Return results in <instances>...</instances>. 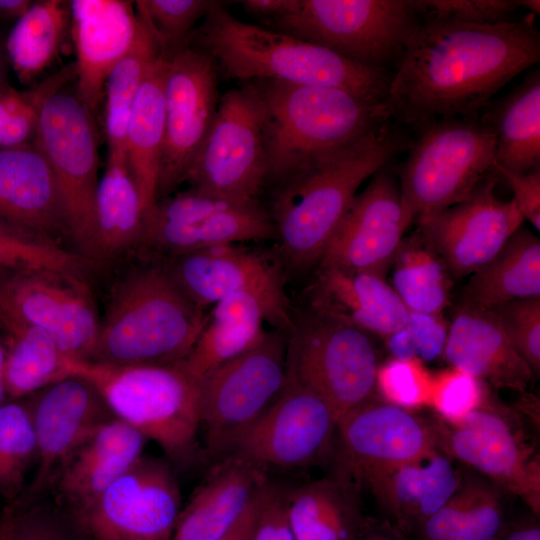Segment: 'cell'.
Here are the masks:
<instances>
[{
    "label": "cell",
    "mask_w": 540,
    "mask_h": 540,
    "mask_svg": "<svg viewBox=\"0 0 540 540\" xmlns=\"http://www.w3.org/2000/svg\"><path fill=\"white\" fill-rule=\"evenodd\" d=\"M435 447L434 424L412 410L375 398L338 420L332 475L360 491L376 473L416 459Z\"/></svg>",
    "instance_id": "ffe728a7"
},
{
    "label": "cell",
    "mask_w": 540,
    "mask_h": 540,
    "mask_svg": "<svg viewBox=\"0 0 540 540\" xmlns=\"http://www.w3.org/2000/svg\"><path fill=\"white\" fill-rule=\"evenodd\" d=\"M495 540H540V526L536 519L506 523Z\"/></svg>",
    "instance_id": "9f6ffc18"
},
{
    "label": "cell",
    "mask_w": 540,
    "mask_h": 540,
    "mask_svg": "<svg viewBox=\"0 0 540 540\" xmlns=\"http://www.w3.org/2000/svg\"><path fill=\"white\" fill-rule=\"evenodd\" d=\"M484 382L456 368L432 375L429 406L448 423H457L482 406L488 393Z\"/></svg>",
    "instance_id": "7dc6e473"
},
{
    "label": "cell",
    "mask_w": 540,
    "mask_h": 540,
    "mask_svg": "<svg viewBox=\"0 0 540 540\" xmlns=\"http://www.w3.org/2000/svg\"><path fill=\"white\" fill-rule=\"evenodd\" d=\"M268 484L255 497L236 524L218 540H251L254 526L263 504Z\"/></svg>",
    "instance_id": "11a10c76"
},
{
    "label": "cell",
    "mask_w": 540,
    "mask_h": 540,
    "mask_svg": "<svg viewBox=\"0 0 540 540\" xmlns=\"http://www.w3.org/2000/svg\"><path fill=\"white\" fill-rule=\"evenodd\" d=\"M245 245H220L162 258L172 279L199 308L206 311L226 297L252 294L268 308L275 329L288 333L294 306L286 293L283 267L275 253Z\"/></svg>",
    "instance_id": "9a60e30c"
},
{
    "label": "cell",
    "mask_w": 540,
    "mask_h": 540,
    "mask_svg": "<svg viewBox=\"0 0 540 540\" xmlns=\"http://www.w3.org/2000/svg\"><path fill=\"white\" fill-rule=\"evenodd\" d=\"M214 1L140 0L135 1L138 18L149 29L161 53L186 45L196 22L205 17Z\"/></svg>",
    "instance_id": "f6af8a7d"
},
{
    "label": "cell",
    "mask_w": 540,
    "mask_h": 540,
    "mask_svg": "<svg viewBox=\"0 0 540 540\" xmlns=\"http://www.w3.org/2000/svg\"><path fill=\"white\" fill-rule=\"evenodd\" d=\"M187 44L218 60L229 77L332 87L384 102L387 69L368 67L322 46L242 22L214 1Z\"/></svg>",
    "instance_id": "277c9868"
},
{
    "label": "cell",
    "mask_w": 540,
    "mask_h": 540,
    "mask_svg": "<svg viewBox=\"0 0 540 540\" xmlns=\"http://www.w3.org/2000/svg\"><path fill=\"white\" fill-rule=\"evenodd\" d=\"M393 264L392 288L409 311L440 314L449 303L452 277L418 233L403 239Z\"/></svg>",
    "instance_id": "ab89813d"
},
{
    "label": "cell",
    "mask_w": 540,
    "mask_h": 540,
    "mask_svg": "<svg viewBox=\"0 0 540 540\" xmlns=\"http://www.w3.org/2000/svg\"><path fill=\"white\" fill-rule=\"evenodd\" d=\"M337 422L322 397L287 376L275 401L225 456H240L266 470L310 467L332 457Z\"/></svg>",
    "instance_id": "e0dca14e"
},
{
    "label": "cell",
    "mask_w": 540,
    "mask_h": 540,
    "mask_svg": "<svg viewBox=\"0 0 540 540\" xmlns=\"http://www.w3.org/2000/svg\"><path fill=\"white\" fill-rule=\"evenodd\" d=\"M265 105L255 81L219 99L208 135L185 182L241 202H260L266 188Z\"/></svg>",
    "instance_id": "8fae6325"
},
{
    "label": "cell",
    "mask_w": 540,
    "mask_h": 540,
    "mask_svg": "<svg viewBox=\"0 0 540 540\" xmlns=\"http://www.w3.org/2000/svg\"><path fill=\"white\" fill-rule=\"evenodd\" d=\"M304 300L312 311L385 337L404 328L410 312L385 279L329 266L316 267Z\"/></svg>",
    "instance_id": "484cf974"
},
{
    "label": "cell",
    "mask_w": 540,
    "mask_h": 540,
    "mask_svg": "<svg viewBox=\"0 0 540 540\" xmlns=\"http://www.w3.org/2000/svg\"><path fill=\"white\" fill-rule=\"evenodd\" d=\"M410 225L399 184L385 166L356 195L317 266L385 279Z\"/></svg>",
    "instance_id": "603a6c76"
},
{
    "label": "cell",
    "mask_w": 540,
    "mask_h": 540,
    "mask_svg": "<svg viewBox=\"0 0 540 540\" xmlns=\"http://www.w3.org/2000/svg\"><path fill=\"white\" fill-rule=\"evenodd\" d=\"M267 471L236 455L217 460L181 508L172 540H218L224 536L270 482Z\"/></svg>",
    "instance_id": "f1b7e54d"
},
{
    "label": "cell",
    "mask_w": 540,
    "mask_h": 540,
    "mask_svg": "<svg viewBox=\"0 0 540 540\" xmlns=\"http://www.w3.org/2000/svg\"><path fill=\"white\" fill-rule=\"evenodd\" d=\"M181 508L171 465L142 454L73 519L90 540H172Z\"/></svg>",
    "instance_id": "2e32d148"
},
{
    "label": "cell",
    "mask_w": 540,
    "mask_h": 540,
    "mask_svg": "<svg viewBox=\"0 0 540 540\" xmlns=\"http://www.w3.org/2000/svg\"><path fill=\"white\" fill-rule=\"evenodd\" d=\"M95 263L51 240L0 223V268L55 270L85 275Z\"/></svg>",
    "instance_id": "7bdbcfd3"
},
{
    "label": "cell",
    "mask_w": 540,
    "mask_h": 540,
    "mask_svg": "<svg viewBox=\"0 0 540 540\" xmlns=\"http://www.w3.org/2000/svg\"><path fill=\"white\" fill-rule=\"evenodd\" d=\"M160 54L161 50L153 35L138 18V29L132 46L113 67L104 85L107 160L126 161V132L131 110L150 66Z\"/></svg>",
    "instance_id": "f35d334b"
},
{
    "label": "cell",
    "mask_w": 540,
    "mask_h": 540,
    "mask_svg": "<svg viewBox=\"0 0 540 540\" xmlns=\"http://www.w3.org/2000/svg\"><path fill=\"white\" fill-rule=\"evenodd\" d=\"M0 223L71 244L55 178L34 143L0 150Z\"/></svg>",
    "instance_id": "d4e9b609"
},
{
    "label": "cell",
    "mask_w": 540,
    "mask_h": 540,
    "mask_svg": "<svg viewBox=\"0 0 540 540\" xmlns=\"http://www.w3.org/2000/svg\"><path fill=\"white\" fill-rule=\"evenodd\" d=\"M418 16L413 0H289L271 22L276 31L387 69L397 63Z\"/></svg>",
    "instance_id": "9c48e42d"
},
{
    "label": "cell",
    "mask_w": 540,
    "mask_h": 540,
    "mask_svg": "<svg viewBox=\"0 0 540 540\" xmlns=\"http://www.w3.org/2000/svg\"><path fill=\"white\" fill-rule=\"evenodd\" d=\"M443 354L451 367L498 389L524 392L534 376L489 309L461 303Z\"/></svg>",
    "instance_id": "f546056e"
},
{
    "label": "cell",
    "mask_w": 540,
    "mask_h": 540,
    "mask_svg": "<svg viewBox=\"0 0 540 540\" xmlns=\"http://www.w3.org/2000/svg\"><path fill=\"white\" fill-rule=\"evenodd\" d=\"M495 135L494 164L515 173L540 170V70L480 113Z\"/></svg>",
    "instance_id": "1f68e13d"
},
{
    "label": "cell",
    "mask_w": 540,
    "mask_h": 540,
    "mask_svg": "<svg viewBox=\"0 0 540 540\" xmlns=\"http://www.w3.org/2000/svg\"><path fill=\"white\" fill-rule=\"evenodd\" d=\"M519 7L528 9L532 14H539L540 2L538 0H517Z\"/></svg>",
    "instance_id": "be15d7a7"
},
{
    "label": "cell",
    "mask_w": 540,
    "mask_h": 540,
    "mask_svg": "<svg viewBox=\"0 0 540 540\" xmlns=\"http://www.w3.org/2000/svg\"><path fill=\"white\" fill-rule=\"evenodd\" d=\"M405 328L418 359L430 361L443 354L448 328L440 314L410 311Z\"/></svg>",
    "instance_id": "f5cc1de1"
},
{
    "label": "cell",
    "mask_w": 540,
    "mask_h": 540,
    "mask_svg": "<svg viewBox=\"0 0 540 540\" xmlns=\"http://www.w3.org/2000/svg\"><path fill=\"white\" fill-rule=\"evenodd\" d=\"M5 62H6L5 57L3 56V53L0 49V86L5 84L4 82L5 70H6Z\"/></svg>",
    "instance_id": "e7e4bbea"
},
{
    "label": "cell",
    "mask_w": 540,
    "mask_h": 540,
    "mask_svg": "<svg viewBox=\"0 0 540 540\" xmlns=\"http://www.w3.org/2000/svg\"><path fill=\"white\" fill-rule=\"evenodd\" d=\"M502 491L483 481L475 502L448 540H495L506 524Z\"/></svg>",
    "instance_id": "f907efd6"
},
{
    "label": "cell",
    "mask_w": 540,
    "mask_h": 540,
    "mask_svg": "<svg viewBox=\"0 0 540 540\" xmlns=\"http://www.w3.org/2000/svg\"><path fill=\"white\" fill-rule=\"evenodd\" d=\"M394 530L390 524L385 527L384 524L366 520L355 540H400L394 534Z\"/></svg>",
    "instance_id": "91938a15"
},
{
    "label": "cell",
    "mask_w": 540,
    "mask_h": 540,
    "mask_svg": "<svg viewBox=\"0 0 540 540\" xmlns=\"http://www.w3.org/2000/svg\"><path fill=\"white\" fill-rule=\"evenodd\" d=\"M482 484L479 480H463L452 497L418 527L421 540H448L472 507Z\"/></svg>",
    "instance_id": "816d5d0a"
},
{
    "label": "cell",
    "mask_w": 540,
    "mask_h": 540,
    "mask_svg": "<svg viewBox=\"0 0 540 540\" xmlns=\"http://www.w3.org/2000/svg\"><path fill=\"white\" fill-rule=\"evenodd\" d=\"M69 8L75 93L94 115L109 73L135 40L138 17L127 0H72Z\"/></svg>",
    "instance_id": "cb8c5ba5"
},
{
    "label": "cell",
    "mask_w": 540,
    "mask_h": 540,
    "mask_svg": "<svg viewBox=\"0 0 540 540\" xmlns=\"http://www.w3.org/2000/svg\"><path fill=\"white\" fill-rule=\"evenodd\" d=\"M68 28L69 2L32 1L14 22L5 44L7 59L19 81H33L56 61Z\"/></svg>",
    "instance_id": "74e56055"
},
{
    "label": "cell",
    "mask_w": 540,
    "mask_h": 540,
    "mask_svg": "<svg viewBox=\"0 0 540 540\" xmlns=\"http://www.w3.org/2000/svg\"><path fill=\"white\" fill-rule=\"evenodd\" d=\"M96 219L97 264L139 250L144 213L126 161L107 160L97 188Z\"/></svg>",
    "instance_id": "d590c367"
},
{
    "label": "cell",
    "mask_w": 540,
    "mask_h": 540,
    "mask_svg": "<svg viewBox=\"0 0 540 540\" xmlns=\"http://www.w3.org/2000/svg\"><path fill=\"white\" fill-rule=\"evenodd\" d=\"M163 54L165 135L157 200L170 196L185 182L219 104L215 60L210 55L188 44Z\"/></svg>",
    "instance_id": "d6986e66"
},
{
    "label": "cell",
    "mask_w": 540,
    "mask_h": 540,
    "mask_svg": "<svg viewBox=\"0 0 540 540\" xmlns=\"http://www.w3.org/2000/svg\"><path fill=\"white\" fill-rule=\"evenodd\" d=\"M2 517L5 540H90L75 520L55 503H9Z\"/></svg>",
    "instance_id": "ee69618b"
},
{
    "label": "cell",
    "mask_w": 540,
    "mask_h": 540,
    "mask_svg": "<svg viewBox=\"0 0 540 540\" xmlns=\"http://www.w3.org/2000/svg\"><path fill=\"white\" fill-rule=\"evenodd\" d=\"M6 353H7V344H6V335L4 329L0 324V407L5 404L9 398L6 390L5 383V363H6Z\"/></svg>",
    "instance_id": "6125c7cd"
},
{
    "label": "cell",
    "mask_w": 540,
    "mask_h": 540,
    "mask_svg": "<svg viewBox=\"0 0 540 540\" xmlns=\"http://www.w3.org/2000/svg\"><path fill=\"white\" fill-rule=\"evenodd\" d=\"M73 78L72 63L25 91L0 86V150L33 144L42 104Z\"/></svg>",
    "instance_id": "b9f144b4"
},
{
    "label": "cell",
    "mask_w": 540,
    "mask_h": 540,
    "mask_svg": "<svg viewBox=\"0 0 540 540\" xmlns=\"http://www.w3.org/2000/svg\"><path fill=\"white\" fill-rule=\"evenodd\" d=\"M470 276L463 288V304L490 310L513 300L540 297L539 238L521 226Z\"/></svg>",
    "instance_id": "e575fe53"
},
{
    "label": "cell",
    "mask_w": 540,
    "mask_h": 540,
    "mask_svg": "<svg viewBox=\"0 0 540 540\" xmlns=\"http://www.w3.org/2000/svg\"><path fill=\"white\" fill-rule=\"evenodd\" d=\"M501 327L534 375L540 372V297L513 300L493 309Z\"/></svg>",
    "instance_id": "c3c4849f"
},
{
    "label": "cell",
    "mask_w": 540,
    "mask_h": 540,
    "mask_svg": "<svg viewBox=\"0 0 540 540\" xmlns=\"http://www.w3.org/2000/svg\"><path fill=\"white\" fill-rule=\"evenodd\" d=\"M73 376L89 381L114 417L157 443L172 461L184 465L197 456L200 379L183 360L137 365L75 360Z\"/></svg>",
    "instance_id": "8992f818"
},
{
    "label": "cell",
    "mask_w": 540,
    "mask_h": 540,
    "mask_svg": "<svg viewBox=\"0 0 540 540\" xmlns=\"http://www.w3.org/2000/svg\"><path fill=\"white\" fill-rule=\"evenodd\" d=\"M496 183L488 174L467 200L418 222L417 233L452 278L478 270L523 224L514 200L504 201L495 194Z\"/></svg>",
    "instance_id": "44dd1931"
},
{
    "label": "cell",
    "mask_w": 540,
    "mask_h": 540,
    "mask_svg": "<svg viewBox=\"0 0 540 540\" xmlns=\"http://www.w3.org/2000/svg\"><path fill=\"white\" fill-rule=\"evenodd\" d=\"M432 375L420 359H392L379 366L376 389L385 402L412 410L429 406Z\"/></svg>",
    "instance_id": "bcb514c9"
},
{
    "label": "cell",
    "mask_w": 540,
    "mask_h": 540,
    "mask_svg": "<svg viewBox=\"0 0 540 540\" xmlns=\"http://www.w3.org/2000/svg\"><path fill=\"white\" fill-rule=\"evenodd\" d=\"M145 441L116 417L100 424L59 471L50 491L55 504L77 517L142 455Z\"/></svg>",
    "instance_id": "4316f807"
},
{
    "label": "cell",
    "mask_w": 540,
    "mask_h": 540,
    "mask_svg": "<svg viewBox=\"0 0 540 540\" xmlns=\"http://www.w3.org/2000/svg\"><path fill=\"white\" fill-rule=\"evenodd\" d=\"M112 281L89 361L106 365L182 361L207 319L168 273L163 258L142 250Z\"/></svg>",
    "instance_id": "3957f363"
},
{
    "label": "cell",
    "mask_w": 540,
    "mask_h": 540,
    "mask_svg": "<svg viewBox=\"0 0 540 540\" xmlns=\"http://www.w3.org/2000/svg\"><path fill=\"white\" fill-rule=\"evenodd\" d=\"M37 460L36 435L26 398L0 407V495L17 502L25 491L28 472Z\"/></svg>",
    "instance_id": "60d3db41"
},
{
    "label": "cell",
    "mask_w": 540,
    "mask_h": 540,
    "mask_svg": "<svg viewBox=\"0 0 540 540\" xmlns=\"http://www.w3.org/2000/svg\"><path fill=\"white\" fill-rule=\"evenodd\" d=\"M37 443L34 476L17 501L42 500L67 459L100 424L114 417L97 389L71 376L26 397Z\"/></svg>",
    "instance_id": "7402d4cb"
},
{
    "label": "cell",
    "mask_w": 540,
    "mask_h": 540,
    "mask_svg": "<svg viewBox=\"0 0 540 540\" xmlns=\"http://www.w3.org/2000/svg\"><path fill=\"white\" fill-rule=\"evenodd\" d=\"M240 4L247 13L271 20L285 11L289 0H244Z\"/></svg>",
    "instance_id": "6f0895ef"
},
{
    "label": "cell",
    "mask_w": 540,
    "mask_h": 540,
    "mask_svg": "<svg viewBox=\"0 0 540 540\" xmlns=\"http://www.w3.org/2000/svg\"><path fill=\"white\" fill-rule=\"evenodd\" d=\"M462 481L454 459L437 446L416 459L376 473L363 487L370 490L394 529L408 533L442 507Z\"/></svg>",
    "instance_id": "83f0119b"
},
{
    "label": "cell",
    "mask_w": 540,
    "mask_h": 540,
    "mask_svg": "<svg viewBox=\"0 0 540 540\" xmlns=\"http://www.w3.org/2000/svg\"><path fill=\"white\" fill-rule=\"evenodd\" d=\"M166 57L150 66L134 101L126 132L125 154L145 214L157 201L160 159L165 135Z\"/></svg>",
    "instance_id": "d6a6232c"
},
{
    "label": "cell",
    "mask_w": 540,
    "mask_h": 540,
    "mask_svg": "<svg viewBox=\"0 0 540 540\" xmlns=\"http://www.w3.org/2000/svg\"><path fill=\"white\" fill-rule=\"evenodd\" d=\"M418 15L471 25L510 21L517 0H413Z\"/></svg>",
    "instance_id": "681fc988"
},
{
    "label": "cell",
    "mask_w": 540,
    "mask_h": 540,
    "mask_svg": "<svg viewBox=\"0 0 540 540\" xmlns=\"http://www.w3.org/2000/svg\"><path fill=\"white\" fill-rule=\"evenodd\" d=\"M6 335L5 383L9 400L23 399L73 376L75 360L38 327L0 321Z\"/></svg>",
    "instance_id": "8d00e7d4"
},
{
    "label": "cell",
    "mask_w": 540,
    "mask_h": 540,
    "mask_svg": "<svg viewBox=\"0 0 540 540\" xmlns=\"http://www.w3.org/2000/svg\"><path fill=\"white\" fill-rule=\"evenodd\" d=\"M0 321L38 327L67 356L89 361L101 317L85 275L0 268Z\"/></svg>",
    "instance_id": "5bb4252c"
},
{
    "label": "cell",
    "mask_w": 540,
    "mask_h": 540,
    "mask_svg": "<svg viewBox=\"0 0 540 540\" xmlns=\"http://www.w3.org/2000/svg\"><path fill=\"white\" fill-rule=\"evenodd\" d=\"M387 345L394 359H418L410 335L405 327L387 336Z\"/></svg>",
    "instance_id": "680465c9"
},
{
    "label": "cell",
    "mask_w": 540,
    "mask_h": 540,
    "mask_svg": "<svg viewBox=\"0 0 540 540\" xmlns=\"http://www.w3.org/2000/svg\"><path fill=\"white\" fill-rule=\"evenodd\" d=\"M509 413L487 396L482 406L463 420L448 423L440 419L434 424L437 446L501 490L519 496L538 518L539 456Z\"/></svg>",
    "instance_id": "ac0fdd59"
},
{
    "label": "cell",
    "mask_w": 540,
    "mask_h": 540,
    "mask_svg": "<svg viewBox=\"0 0 540 540\" xmlns=\"http://www.w3.org/2000/svg\"><path fill=\"white\" fill-rule=\"evenodd\" d=\"M410 142L390 121L271 187L266 209L275 229L274 253L286 276L317 267L359 187Z\"/></svg>",
    "instance_id": "7a4b0ae2"
},
{
    "label": "cell",
    "mask_w": 540,
    "mask_h": 540,
    "mask_svg": "<svg viewBox=\"0 0 540 540\" xmlns=\"http://www.w3.org/2000/svg\"><path fill=\"white\" fill-rule=\"evenodd\" d=\"M6 528L3 517L0 519V540H5Z\"/></svg>",
    "instance_id": "03108f58"
},
{
    "label": "cell",
    "mask_w": 540,
    "mask_h": 540,
    "mask_svg": "<svg viewBox=\"0 0 540 540\" xmlns=\"http://www.w3.org/2000/svg\"><path fill=\"white\" fill-rule=\"evenodd\" d=\"M539 59L532 13L495 25L423 18L404 43L385 103L394 123L412 129L437 118L478 117Z\"/></svg>",
    "instance_id": "6da1fadb"
},
{
    "label": "cell",
    "mask_w": 540,
    "mask_h": 540,
    "mask_svg": "<svg viewBox=\"0 0 540 540\" xmlns=\"http://www.w3.org/2000/svg\"><path fill=\"white\" fill-rule=\"evenodd\" d=\"M492 171L508 184L524 220L540 230V170L515 173L493 163Z\"/></svg>",
    "instance_id": "db71d44e"
},
{
    "label": "cell",
    "mask_w": 540,
    "mask_h": 540,
    "mask_svg": "<svg viewBox=\"0 0 540 540\" xmlns=\"http://www.w3.org/2000/svg\"><path fill=\"white\" fill-rule=\"evenodd\" d=\"M261 202H241L192 189L159 199L144 214L139 250L169 257L210 247L275 241Z\"/></svg>",
    "instance_id": "4fadbf2b"
},
{
    "label": "cell",
    "mask_w": 540,
    "mask_h": 540,
    "mask_svg": "<svg viewBox=\"0 0 540 540\" xmlns=\"http://www.w3.org/2000/svg\"><path fill=\"white\" fill-rule=\"evenodd\" d=\"M378 368L370 334L305 306L294 308L286 374L322 397L338 420L376 398Z\"/></svg>",
    "instance_id": "ba28073f"
},
{
    "label": "cell",
    "mask_w": 540,
    "mask_h": 540,
    "mask_svg": "<svg viewBox=\"0 0 540 540\" xmlns=\"http://www.w3.org/2000/svg\"><path fill=\"white\" fill-rule=\"evenodd\" d=\"M399 172L400 200L409 222H420L467 200L492 171L495 135L478 117L433 119L413 129Z\"/></svg>",
    "instance_id": "52a82bcc"
},
{
    "label": "cell",
    "mask_w": 540,
    "mask_h": 540,
    "mask_svg": "<svg viewBox=\"0 0 540 540\" xmlns=\"http://www.w3.org/2000/svg\"><path fill=\"white\" fill-rule=\"evenodd\" d=\"M294 540H355L366 519L359 490L330 475L287 490Z\"/></svg>",
    "instance_id": "836d02e7"
},
{
    "label": "cell",
    "mask_w": 540,
    "mask_h": 540,
    "mask_svg": "<svg viewBox=\"0 0 540 540\" xmlns=\"http://www.w3.org/2000/svg\"><path fill=\"white\" fill-rule=\"evenodd\" d=\"M31 3L30 0H0V18L16 21L25 13Z\"/></svg>",
    "instance_id": "94428289"
},
{
    "label": "cell",
    "mask_w": 540,
    "mask_h": 540,
    "mask_svg": "<svg viewBox=\"0 0 540 540\" xmlns=\"http://www.w3.org/2000/svg\"><path fill=\"white\" fill-rule=\"evenodd\" d=\"M287 333L272 329L250 351L200 378L206 451L219 460L275 401L286 383Z\"/></svg>",
    "instance_id": "7c38bea8"
},
{
    "label": "cell",
    "mask_w": 540,
    "mask_h": 540,
    "mask_svg": "<svg viewBox=\"0 0 540 540\" xmlns=\"http://www.w3.org/2000/svg\"><path fill=\"white\" fill-rule=\"evenodd\" d=\"M255 82L265 105L266 188L392 121L385 101L343 89Z\"/></svg>",
    "instance_id": "5b68a950"
},
{
    "label": "cell",
    "mask_w": 540,
    "mask_h": 540,
    "mask_svg": "<svg viewBox=\"0 0 540 540\" xmlns=\"http://www.w3.org/2000/svg\"><path fill=\"white\" fill-rule=\"evenodd\" d=\"M34 145L55 178L74 251L97 264V134L75 90L65 85L46 98Z\"/></svg>",
    "instance_id": "30bf717a"
},
{
    "label": "cell",
    "mask_w": 540,
    "mask_h": 540,
    "mask_svg": "<svg viewBox=\"0 0 540 540\" xmlns=\"http://www.w3.org/2000/svg\"><path fill=\"white\" fill-rule=\"evenodd\" d=\"M274 327L266 305L248 293L226 297L211 307L194 346L183 360L186 369L200 379L209 371L259 345Z\"/></svg>",
    "instance_id": "4dcf8cb0"
}]
</instances>
